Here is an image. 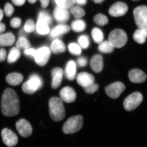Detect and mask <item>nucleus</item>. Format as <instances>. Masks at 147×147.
Here are the masks:
<instances>
[{"mask_svg":"<svg viewBox=\"0 0 147 147\" xmlns=\"http://www.w3.org/2000/svg\"><path fill=\"white\" fill-rule=\"evenodd\" d=\"M1 108L2 113L5 117H14L19 113V98L13 90L7 88L4 92L1 100Z\"/></svg>","mask_w":147,"mask_h":147,"instance_id":"nucleus-1","label":"nucleus"},{"mask_svg":"<svg viewBox=\"0 0 147 147\" xmlns=\"http://www.w3.org/2000/svg\"><path fill=\"white\" fill-rule=\"evenodd\" d=\"M49 107L50 117L54 121H61L63 120L65 116V111L60 98H51L49 101Z\"/></svg>","mask_w":147,"mask_h":147,"instance_id":"nucleus-2","label":"nucleus"},{"mask_svg":"<svg viewBox=\"0 0 147 147\" xmlns=\"http://www.w3.org/2000/svg\"><path fill=\"white\" fill-rule=\"evenodd\" d=\"M83 125L84 119L82 116H73L64 124L62 131L65 134H75L82 129Z\"/></svg>","mask_w":147,"mask_h":147,"instance_id":"nucleus-3","label":"nucleus"},{"mask_svg":"<svg viewBox=\"0 0 147 147\" xmlns=\"http://www.w3.org/2000/svg\"><path fill=\"white\" fill-rule=\"evenodd\" d=\"M43 82L40 76L37 74H33L30 76L29 80L23 84L22 90L27 94H33L37 90L41 88Z\"/></svg>","mask_w":147,"mask_h":147,"instance_id":"nucleus-4","label":"nucleus"},{"mask_svg":"<svg viewBox=\"0 0 147 147\" xmlns=\"http://www.w3.org/2000/svg\"><path fill=\"white\" fill-rule=\"evenodd\" d=\"M108 41L114 48H121L125 46L127 42V35L123 30L115 29L110 33Z\"/></svg>","mask_w":147,"mask_h":147,"instance_id":"nucleus-5","label":"nucleus"},{"mask_svg":"<svg viewBox=\"0 0 147 147\" xmlns=\"http://www.w3.org/2000/svg\"><path fill=\"white\" fill-rule=\"evenodd\" d=\"M134 21L140 29L147 30V6L142 5L136 7L133 11Z\"/></svg>","mask_w":147,"mask_h":147,"instance_id":"nucleus-6","label":"nucleus"},{"mask_svg":"<svg viewBox=\"0 0 147 147\" xmlns=\"http://www.w3.org/2000/svg\"><path fill=\"white\" fill-rule=\"evenodd\" d=\"M143 100L142 94L139 92H135L129 95L125 99L123 106L127 111L134 110L140 105Z\"/></svg>","mask_w":147,"mask_h":147,"instance_id":"nucleus-7","label":"nucleus"},{"mask_svg":"<svg viewBox=\"0 0 147 147\" xmlns=\"http://www.w3.org/2000/svg\"><path fill=\"white\" fill-rule=\"evenodd\" d=\"M125 89V86L121 82H116L109 85L105 88L106 94L111 98H118Z\"/></svg>","mask_w":147,"mask_h":147,"instance_id":"nucleus-8","label":"nucleus"},{"mask_svg":"<svg viewBox=\"0 0 147 147\" xmlns=\"http://www.w3.org/2000/svg\"><path fill=\"white\" fill-rule=\"evenodd\" d=\"M51 52L48 47H43L38 48L36 51L34 57L37 64L40 66H44L48 62L50 59Z\"/></svg>","mask_w":147,"mask_h":147,"instance_id":"nucleus-9","label":"nucleus"},{"mask_svg":"<svg viewBox=\"0 0 147 147\" xmlns=\"http://www.w3.org/2000/svg\"><path fill=\"white\" fill-rule=\"evenodd\" d=\"M3 143L8 147H13L18 144V139L17 135L10 129L5 128L1 131Z\"/></svg>","mask_w":147,"mask_h":147,"instance_id":"nucleus-10","label":"nucleus"},{"mask_svg":"<svg viewBox=\"0 0 147 147\" xmlns=\"http://www.w3.org/2000/svg\"><path fill=\"white\" fill-rule=\"evenodd\" d=\"M16 129L21 137L26 138L30 136L32 132L31 125L28 121L21 119L16 122Z\"/></svg>","mask_w":147,"mask_h":147,"instance_id":"nucleus-11","label":"nucleus"},{"mask_svg":"<svg viewBox=\"0 0 147 147\" xmlns=\"http://www.w3.org/2000/svg\"><path fill=\"white\" fill-rule=\"evenodd\" d=\"M128 11V7L126 4L118 2L113 4L109 9V13L114 17H119L126 14Z\"/></svg>","mask_w":147,"mask_h":147,"instance_id":"nucleus-12","label":"nucleus"},{"mask_svg":"<svg viewBox=\"0 0 147 147\" xmlns=\"http://www.w3.org/2000/svg\"><path fill=\"white\" fill-rule=\"evenodd\" d=\"M60 96L63 101L67 103L74 102L76 99V94L73 88L67 86L62 89L60 92Z\"/></svg>","mask_w":147,"mask_h":147,"instance_id":"nucleus-13","label":"nucleus"},{"mask_svg":"<svg viewBox=\"0 0 147 147\" xmlns=\"http://www.w3.org/2000/svg\"><path fill=\"white\" fill-rule=\"evenodd\" d=\"M129 78L132 83L140 84L146 80L147 76L144 72L138 69H132L128 74Z\"/></svg>","mask_w":147,"mask_h":147,"instance_id":"nucleus-14","label":"nucleus"},{"mask_svg":"<svg viewBox=\"0 0 147 147\" xmlns=\"http://www.w3.org/2000/svg\"><path fill=\"white\" fill-rule=\"evenodd\" d=\"M76 81L81 86L84 88L94 83L95 79L91 74L84 72L77 75Z\"/></svg>","mask_w":147,"mask_h":147,"instance_id":"nucleus-15","label":"nucleus"},{"mask_svg":"<svg viewBox=\"0 0 147 147\" xmlns=\"http://www.w3.org/2000/svg\"><path fill=\"white\" fill-rule=\"evenodd\" d=\"M54 16L56 21L63 24L68 21L70 15L68 9L57 6L54 9Z\"/></svg>","mask_w":147,"mask_h":147,"instance_id":"nucleus-16","label":"nucleus"},{"mask_svg":"<svg viewBox=\"0 0 147 147\" xmlns=\"http://www.w3.org/2000/svg\"><path fill=\"white\" fill-rule=\"evenodd\" d=\"M63 73V69L59 67H56L52 70V87L53 89H57L60 86L62 81Z\"/></svg>","mask_w":147,"mask_h":147,"instance_id":"nucleus-17","label":"nucleus"},{"mask_svg":"<svg viewBox=\"0 0 147 147\" xmlns=\"http://www.w3.org/2000/svg\"><path fill=\"white\" fill-rule=\"evenodd\" d=\"M103 58L100 55H95L90 61V67L94 72L99 73L103 68Z\"/></svg>","mask_w":147,"mask_h":147,"instance_id":"nucleus-18","label":"nucleus"},{"mask_svg":"<svg viewBox=\"0 0 147 147\" xmlns=\"http://www.w3.org/2000/svg\"><path fill=\"white\" fill-rule=\"evenodd\" d=\"M76 65L74 61L71 60L68 62L65 69V75L68 80L73 81L76 75Z\"/></svg>","mask_w":147,"mask_h":147,"instance_id":"nucleus-19","label":"nucleus"},{"mask_svg":"<svg viewBox=\"0 0 147 147\" xmlns=\"http://www.w3.org/2000/svg\"><path fill=\"white\" fill-rule=\"evenodd\" d=\"M70 31V28L65 24L58 25L52 30L50 33V37L52 38H56L61 35L67 33Z\"/></svg>","mask_w":147,"mask_h":147,"instance_id":"nucleus-20","label":"nucleus"},{"mask_svg":"<svg viewBox=\"0 0 147 147\" xmlns=\"http://www.w3.org/2000/svg\"><path fill=\"white\" fill-rule=\"evenodd\" d=\"M23 79L24 76L22 74L14 72L8 74L6 78V81L11 86H17L22 83Z\"/></svg>","mask_w":147,"mask_h":147,"instance_id":"nucleus-21","label":"nucleus"},{"mask_svg":"<svg viewBox=\"0 0 147 147\" xmlns=\"http://www.w3.org/2000/svg\"><path fill=\"white\" fill-rule=\"evenodd\" d=\"M15 40V37L11 33L0 35V46H11L14 43Z\"/></svg>","mask_w":147,"mask_h":147,"instance_id":"nucleus-22","label":"nucleus"},{"mask_svg":"<svg viewBox=\"0 0 147 147\" xmlns=\"http://www.w3.org/2000/svg\"><path fill=\"white\" fill-rule=\"evenodd\" d=\"M147 38V30L139 28L134 32L133 35L134 40L140 44L145 43Z\"/></svg>","mask_w":147,"mask_h":147,"instance_id":"nucleus-23","label":"nucleus"},{"mask_svg":"<svg viewBox=\"0 0 147 147\" xmlns=\"http://www.w3.org/2000/svg\"><path fill=\"white\" fill-rule=\"evenodd\" d=\"M50 48L54 54L63 53L66 50L65 45L62 41L59 39H55L53 41Z\"/></svg>","mask_w":147,"mask_h":147,"instance_id":"nucleus-24","label":"nucleus"},{"mask_svg":"<svg viewBox=\"0 0 147 147\" xmlns=\"http://www.w3.org/2000/svg\"><path fill=\"white\" fill-rule=\"evenodd\" d=\"M21 52L17 47H13L10 50L7 57V62L9 63L15 62L20 58Z\"/></svg>","mask_w":147,"mask_h":147,"instance_id":"nucleus-25","label":"nucleus"},{"mask_svg":"<svg viewBox=\"0 0 147 147\" xmlns=\"http://www.w3.org/2000/svg\"><path fill=\"white\" fill-rule=\"evenodd\" d=\"M49 25L44 21L38 20L36 25L37 32L41 35L47 34L50 32Z\"/></svg>","mask_w":147,"mask_h":147,"instance_id":"nucleus-26","label":"nucleus"},{"mask_svg":"<svg viewBox=\"0 0 147 147\" xmlns=\"http://www.w3.org/2000/svg\"><path fill=\"white\" fill-rule=\"evenodd\" d=\"M72 30L76 32H80L84 31L86 29V24L82 20H76L74 21L71 24Z\"/></svg>","mask_w":147,"mask_h":147,"instance_id":"nucleus-27","label":"nucleus"},{"mask_svg":"<svg viewBox=\"0 0 147 147\" xmlns=\"http://www.w3.org/2000/svg\"><path fill=\"white\" fill-rule=\"evenodd\" d=\"M114 47L112 46L109 41L101 42L98 47V50L101 53H110L114 51Z\"/></svg>","mask_w":147,"mask_h":147,"instance_id":"nucleus-28","label":"nucleus"},{"mask_svg":"<svg viewBox=\"0 0 147 147\" xmlns=\"http://www.w3.org/2000/svg\"><path fill=\"white\" fill-rule=\"evenodd\" d=\"M92 35L94 42L97 43H101L104 38L102 31L98 28H94L92 30Z\"/></svg>","mask_w":147,"mask_h":147,"instance_id":"nucleus-29","label":"nucleus"},{"mask_svg":"<svg viewBox=\"0 0 147 147\" xmlns=\"http://www.w3.org/2000/svg\"><path fill=\"white\" fill-rule=\"evenodd\" d=\"M58 6L68 9L71 8L75 3V0H53Z\"/></svg>","mask_w":147,"mask_h":147,"instance_id":"nucleus-30","label":"nucleus"},{"mask_svg":"<svg viewBox=\"0 0 147 147\" xmlns=\"http://www.w3.org/2000/svg\"><path fill=\"white\" fill-rule=\"evenodd\" d=\"M16 47L18 49L27 50L30 48L31 46L30 42L25 37H20L16 43Z\"/></svg>","mask_w":147,"mask_h":147,"instance_id":"nucleus-31","label":"nucleus"},{"mask_svg":"<svg viewBox=\"0 0 147 147\" xmlns=\"http://www.w3.org/2000/svg\"><path fill=\"white\" fill-rule=\"evenodd\" d=\"M94 21L96 24L101 26H105L108 23V18L101 13L96 15L94 18Z\"/></svg>","mask_w":147,"mask_h":147,"instance_id":"nucleus-32","label":"nucleus"},{"mask_svg":"<svg viewBox=\"0 0 147 147\" xmlns=\"http://www.w3.org/2000/svg\"><path fill=\"white\" fill-rule=\"evenodd\" d=\"M70 11L74 16L77 18H82L86 14L84 9L79 6L72 7Z\"/></svg>","mask_w":147,"mask_h":147,"instance_id":"nucleus-33","label":"nucleus"},{"mask_svg":"<svg viewBox=\"0 0 147 147\" xmlns=\"http://www.w3.org/2000/svg\"><path fill=\"white\" fill-rule=\"evenodd\" d=\"M69 52L75 56H79L82 53V49L79 45L75 43H71L68 45Z\"/></svg>","mask_w":147,"mask_h":147,"instance_id":"nucleus-34","label":"nucleus"},{"mask_svg":"<svg viewBox=\"0 0 147 147\" xmlns=\"http://www.w3.org/2000/svg\"><path fill=\"white\" fill-rule=\"evenodd\" d=\"M38 20L44 21L48 25H50L52 24L53 21L52 17L50 14L44 11H42L39 12L38 16Z\"/></svg>","mask_w":147,"mask_h":147,"instance_id":"nucleus-35","label":"nucleus"},{"mask_svg":"<svg viewBox=\"0 0 147 147\" xmlns=\"http://www.w3.org/2000/svg\"><path fill=\"white\" fill-rule=\"evenodd\" d=\"M78 42L79 46L83 49H87L89 46V39L87 36H81L78 38Z\"/></svg>","mask_w":147,"mask_h":147,"instance_id":"nucleus-36","label":"nucleus"},{"mask_svg":"<svg viewBox=\"0 0 147 147\" xmlns=\"http://www.w3.org/2000/svg\"><path fill=\"white\" fill-rule=\"evenodd\" d=\"M35 29L34 22L31 19H28L25 24L24 29L27 33H32Z\"/></svg>","mask_w":147,"mask_h":147,"instance_id":"nucleus-37","label":"nucleus"},{"mask_svg":"<svg viewBox=\"0 0 147 147\" xmlns=\"http://www.w3.org/2000/svg\"><path fill=\"white\" fill-rule=\"evenodd\" d=\"M99 86L97 84H94L90 85L86 88H84V91L87 93L89 94H93L97 91L98 89Z\"/></svg>","mask_w":147,"mask_h":147,"instance_id":"nucleus-38","label":"nucleus"},{"mask_svg":"<svg viewBox=\"0 0 147 147\" xmlns=\"http://www.w3.org/2000/svg\"><path fill=\"white\" fill-rule=\"evenodd\" d=\"M4 11L6 15L8 17H10L12 16L13 12H14V9H13V6L9 3L6 4L5 6Z\"/></svg>","mask_w":147,"mask_h":147,"instance_id":"nucleus-39","label":"nucleus"},{"mask_svg":"<svg viewBox=\"0 0 147 147\" xmlns=\"http://www.w3.org/2000/svg\"><path fill=\"white\" fill-rule=\"evenodd\" d=\"M21 24V20L20 18H15L12 19L10 21V25L12 28H18Z\"/></svg>","mask_w":147,"mask_h":147,"instance_id":"nucleus-40","label":"nucleus"},{"mask_svg":"<svg viewBox=\"0 0 147 147\" xmlns=\"http://www.w3.org/2000/svg\"><path fill=\"white\" fill-rule=\"evenodd\" d=\"M88 61L87 58L84 57H80L78 58L77 60V63L80 67H84L86 66L88 64Z\"/></svg>","mask_w":147,"mask_h":147,"instance_id":"nucleus-41","label":"nucleus"},{"mask_svg":"<svg viewBox=\"0 0 147 147\" xmlns=\"http://www.w3.org/2000/svg\"><path fill=\"white\" fill-rule=\"evenodd\" d=\"M36 51V50H35L34 49H33V48H29V49L25 50L24 54L26 56L34 57L35 55Z\"/></svg>","mask_w":147,"mask_h":147,"instance_id":"nucleus-42","label":"nucleus"},{"mask_svg":"<svg viewBox=\"0 0 147 147\" xmlns=\"http://www.w3.org/2000/svg\"><path fill=\"white\" fill-rule=\"evenodd\" d=\"M6 58V51L4 49H0V62L5 60Z\"/></svg>","mask_w":147,"mask_h":147,"instance_id":"nucleus-43","label":"nucleus"},{"mask_svg":"<svg viewBox=\"0 0 147 147\" xmlns=\"http://www.w3.org/2000/svg\"><path fill=\"white\" fill-rule=\"evenodd\" d=\"M12 1L15 5L20 6L25 3L26 0H12Z\"/></svg>","mask_w":147,"mask_h":147,"instance_id":"nucleus-44","label":"nucleus"},{"mask_svg":"<svg viewBox=\"0 0 147 147\" xmlns=\"http://www.w3.org/2000/svg\"><path fill=\"white\" fill-rule=\"evenodd\" d=\"M41 2V6L42 8H46L48 5L50 0H40Z\"/></svg>","mask_w":147,"mask_h":147,"instance_id":"nucleus-45","label":"nucleus"},{"mask_svg":"<svg viewBox=\"0 0 147 147\" xmlns=\"http://www.w3.org/2000/svg\"><path fill=\"white\" fill-rule=\"evenodd\" d=\"M87 0H75V3L79 5H84L86 4Z\"/></svg>","mask_w":147,"mask_h":147,"instance_id":"nucleus-46","label":"nucleus"},{"mask_svg":"<svg viewBox=\"0 0 147 147\" xmlns=\"http://www.w3.org/2000/svg\"><path fill=\"white\" fill-rule=\"evenodd\" d=\"M26 32L25 31L24 29H21V30L19 32V35L20 36V37H26V36L27 35Z\"/></svg>","mask_w":147,"mask_h":147,"instance_id":"nucleus-47","label":"nucleus"},{"mask_svg":"<svg viewBox=\"0 0 147 147\" xmlns=\"http://www.w3.org/2000/svg\"><path fill=\"white\" fill-rule=\"evenodd\" d=\"M5 30V24L0 23V34L4 32Z\"/></svg>","mask_w":147,"mask_h":147,"instance_id":"nucleus-48","label":"nucleus"},{"mask_svg":"<svg viewBox=\"0 0 147 147\" xmlns=\"http://www.w3.org/2000/svg\"><path fill=\"white\" fill-rule=\"evenodd\" d=\"M3 16V12L2 10L0 9V22L2 20Z\"/></svg>","mask_w":147,"mask_h":147,"instance_id":"nucleus-49","label":"nucleus"},{"mask_svg":"<svg viewBox=\"0 0 147 147\" xmlns=\"http://www.w3.org/2000/svg\"><path fill=\"white\" fill-rule=\"evenodd\" d=\"M92 1H93L96 3H100L104 1L105 0H92Z\"/></svg>","mask_w":147,"mask_h":147,"instance_id":"nucleus-50","label":"nucleus"},{"mask_svg":"<svg viewBox=\"0 0 147 147\" xmlns=\"http://www.w3.org/2000/svg\"><path fill=\"white\" fill-rule=\"evenodd\" d=\"M28 1L32 4H34L36 2L37 0H28Z\"/></svg>","mask_w":147,"mask_h":147,"instance_id":"nucleus-51","label":"nucleus"},{"mask_svg":"<svg viewBox=\"0 0 147 147\" xmlns=\"http://www.w3.org/2000/svg\"><path fill=\"white\" fill-rule=\"evenodd\" d=\"M131 1L134 2H137L139 1H140V0H131Z\"/></svg>","mask_w":147,"mask_h":147,"instance_id":"nucleus-52","label":"nucleus"}]
</instances>
